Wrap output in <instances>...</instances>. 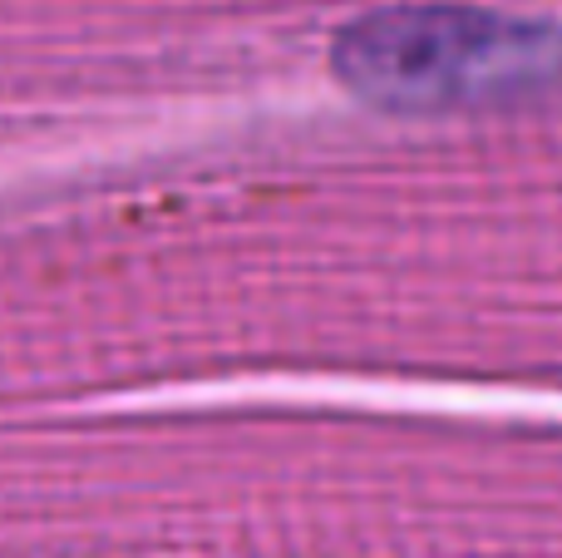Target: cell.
I'll list each match as a JSON object with an SVG mask.
<instances>
[{"instance_id": "cell-1", "label": "cell", "mask_w": 562, "mask_h": 558, "mask_svg": "<svg viewBox=\"0 0 562 558\" xmlns=\"http://www.w3.org/2000/svg\"><path fill=\"white\" fill-rule=\"evenodd\" d=\"M330 69L395 114L504 104L562 85V30L479 5H390L340 30Z\"/></svg>"}]
</instances>
